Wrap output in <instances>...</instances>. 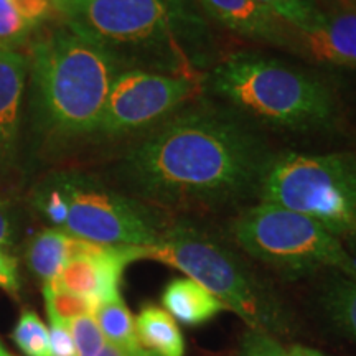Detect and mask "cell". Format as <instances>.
Instances as JSON below:
<instances>
[{
	"label": "cell",
	"mask_w": 356,
	"mask_h": 356,
	"mask_svg": "<svg viewBox=\"0 0 356 356\" xmlns=\"http://www.w3.org/2000/svg\"><path fill=\"white\" fill-rule=\"evenodd\" d=\"M273 157L241 119L200 108L168 119L129 150L122 177L170 208L220 207L259 193Z\"/></svg>",
	"instance_id": "cell-1"
},
{
	"label": "cell",
	"mask_w": 356,
	"mask_h": 356,
	"mask_svg": "<svg viewBox=\"0 0 356 356\" xmlns=\"http://www.w3.org/2000/svg\"><path fill=\"white\" fill-rule=\"evenodd\" d=\"M29 119L38 142L95 134L122 60L63 24L42 26L29 43Z\"/></svg>",
	"instance_id": "cell-2"
},
{
	"label": "cell",
	"mask_w": 356,
	"mask_h": 356,
	"mask_svg": "<svg viewBox=\"0 0 356 356\" xmlns=\"http://www.w3.org/2000/svg\"><path fill=\"white\" fill-rule=\"evenodd\" d=\"M145 259L167 264L210 291L249 330L275 338L292 330L284 302L238 251L191 222L167 225L162 238L145 248Z\"/></svg>",
	"instance_id": "cell-3"
},
{
	"label": "cell",
	"mask_w": 356,
	"mask_h": 356,
	"mask_svg": "<svg viewBox=\"0 0 356 356\" xmlns=\"http://www.w3.org/2000/svg\"><path fill=\"white\" fill-rule=\"evenodd\" d=\"M211 86L243 113L292 131L332 126L335 101L318 78L277 60L234 53L213 70Z\"/></svg>",
	"instance_id": "cell-4"
},
{
	"label": "cell",
	"mask_w": 356,
	"mask_h": 356,
	"mask_svg": "<svg viewBox=\"0 0 356 356\" xmlns=\"http://www.w3.org/2000/svg\"><path fill=\"white\" fill-rule=\"evenodd\" d=\"M259 197L312 218L337 238H356V155L292 152L273 159Z\"/></svg>",
	"instance_id": "cell-5"
},
{
	"label": "cell",
	"mask_w": 356,
	"mask_h": 356,
	"mask_svg": "<svg viewBox=\"0 0 356 356\" xmlns=\"http://www.w3.org/2000/svg\"><path fill=\"white\" fill-rule=\"evenodd\" d=\"M231 234L246 254L292 277L330 269L356 277L353 261L340 238L309 216L261 202L241 213Z\"/></svg>",
	"instance_id": "cell-6"
},
{
	"label": "cell",
	"mask_w": 356,
	"mask_h": 356,
	"mask_svg": "<svg viewBox=\"0 0 356 356\" xmlns=\"http://www.w3.org/2000/svg\"><path fill=\"white\" fill-rule=\"evenodd\" d=\"M55 17L71 32L126 61L131 53L172 43L163 0H51Z\"/></svg>",
	"instance_id": "cell-7"
},
{
	"label": "cell",
	"mask_w": 356,
	"mask_h": 356,
	"mask_svg": "<svg viewBox=\"0 0 356 356\" xmlns=\"http://www.w3.org/2000/svg\"><path fill=\"white\" fill-rule=\"evenodd\" d=\"M68 198L65 233L104 246L150 248L167 222L145 204L76 173H55Z\"/></svg>",
	"instance_id": "cell-8"
},
{
	"label": "cell",
	"mask_w": 356,
	"mask_h": 356,
	"mask_svg": "<svg viewBox=\"0 0 356 356\" xmlns=\"http://www.w3.org/2000/svg\"><path fill=\"white\" fill-rule=\"evenodd\" d=\"M200 92L202 79L191 68L173 73L122 71L111 88L95 134L122 137L157 126Z\"/></svg>",
	"instance_id": "cell-9"
},
{
	"label": "cell",
	"mask_w": 356,
	"mask_h": 356,
	"mask_svg": "<svg viewBox=\"0 0 356 356\" xmlns=\"http://www.w3.org/2000/svg\"><path fill=\"white\" fill-rule=\"evenodd\" d=\"M142 259H145V248L104 246L95 243L88 252L66 262L50 284L99 305L101 302L121 297L124 270L131 262Z\"/></svg>",
	"instance_id": "cell-10"
},
{
	"label": "cell",
	"mask_w": 356,
	"mask_h": 356,
	"mask_svg": "<svg viewBox=\"0 0 356 356\" xmlns=\"http://www.w3.org/2000/svg\"><path fill=\"white\" fill-rule=\"evenodd\" d=\"M29 58L20 50L0 48V180L19 163Z\"/></svg>",
	"instance_id": "cell-11"
},
{
	"label": "cell",
	"mask_w": 356,
	"mask_h": 356,
	"mask_svg": "<svg viewBox=\"0 0 356 356\" xmlns=\"http://www.w3.org/2000/svg\"><path fill=\"white\" fill-rule=\"evenodd\" d=\"M293 48L317 63L356 68V10L322 13L309 29L293 30Z\"/></svg>",
	"instance_id": "cell-12"
},
{
	"label": "cell",
	"mask_w": 356,
	"mask_h": 356,
	"mask_svg": "<svg viewBox=\"0 0 356 356\" xmlns=\"http://www.w3.org/2000/svg\"><path fill=\"white\" fill-rule=\"evenodd\" d=\"M211 17L257 42L293 47V29L254 0H200Z\"/></svg>",
	"instance_id": "cell-13"
},
{
	"label": "cell",
	"mask_w": 356,
	"mask_h": 356,
	"mask_svg": "<svg viewBox=\"0 0 356 356\" xmlns=\"http://www.w3.org/2000/svg\"><path fill=\"white\" fill-rule=\"evenodd\" d=\"M92 244L95 243L74 238L61 229H43L35 234L26 246V266L43 284L51 282L61 273L66 262L88 252Z\"/></svg>",
	"instance_id": "cell-14"
},
{
	"label": "cell",
	"mask_w": 356,
	"mask_h": 356,
	"mask_svg": "<svg viewBox=\"0 0 356 356\" xmlns=\"http://www.w3.org/2000/svg\"><path fill=\"white\" fill-rule=\"evenodd\" d=\"M162 305L177 322L198 327L228 310L193 279H173L162 293Z\"/></svg>",
	"instance_id": "cell-15"
},
{
	"label": "cell",
	"mask_w": 356,
	"mask_h": 356,
	"mask_svg": "<svg viewBox=\"0 0 356 356\" xmlns=\"http://www.w3.org/2000/svg\"><path fill=\"white\" fill-rule=\"evenodd\" d=\"M140 345L154 356H185V338L178 322L163 307L145 305L136 317Z\"/></svg>",
	"instance_id": "cell-16"
},
{
	"label": "cell",
	"mask_w": 356,
	"mask_h": 356,
	"mask_svg": "<svg viewBox=\"0 0 356 356\" xmlns=\"http://www.w3.org/2000/svg\"><path fill=\"white\" fill-rule=\"evenodd\" d=\"M95 318L108 345L124 351L129 356H154L140 345L136 330V318L122 296L101 302L96 307Z\"/></svg>",
	"instance_id": "cell-17"
},
{
	"label": "cell",
	"mask_w": 356,
	"mask_h": 356,
	"mask_svg": "<svg viewBox=\"0 0 356 356\" xmlns=\"http://www.w3.org/2000/svg\"><path fill=\"white\" fill-rule=\"evenodd\" d=\"M322 307L338 330L356 341V277L335 273L325 286Z\"/></svg>",
	"instance_id": "cell-18"
},
{
	"label": "cell",
	"mask_w": 356,
	"mask_h": 356,
	"mask_svg": "<svg viewBox=\"0 0 356 356\" xmlns=\"http://www.w3.org/2000/svg\"><path fill=\"white\" fill-rule=\"evenodd\" d=\"M13 341L26 356H51L48 327L33 310L22 312L13 328Z\"/></svg>",
	"instance_id": "cell-19"
},
{
	"label": "cell",
	"mask_w": 356,
	"mask_h": 356,
	"mask_svg": "<svg viewBox=\"0 0 356 356\" xmlns=\"http://www.w3.org/2000/svg\"><path fill=\"white\" fill-rule=\"evenodd\" d=\"M43 297L47 305V314L55 315L56 318L70 322V320L83 317V315H95L96 302L78 293L68 292L53 284H43Z\"/></svg>",
	"instance_id": "cell-20"
},
{
	"label": "cell",
	"mask_w": 356,
	"mask_h": 356,
	"mask_svg": "<svg viewBox=\"0 0 356 356\" xmlns=\"http://www.w3.org/2000/svg\"><path fill=\"white\" fill-rule=\"evenodd\" d=\"M37 26L22 15L13 0H0V48L17 50L30 43Z\"/></svg>",
	"instance_id": "cell-21"
},
{
	"label": "cell",
	"mask_w": 356,
	"mask_h": 356,
	"mask_svg": "<svg viewBox=\"0 0 356 356\" xmlns=\"http://www.w3.org/2000/svg\"><path fill=\"white\" fill-rule=\"evenodd\" d=\"M254 2L273 12L293 30L309 29L323 13L315 0H254Z\"/></svg>",
	"instance_id": "cell-22"
},
{
	"label": "cell",
	"mask_w": 356,
	"mask_h": 356,
	"mask_svg": "<svg viewBox=\"0 0 356 356\" xmlns=\"http://www.w3.org/2000/svg\"><path fill=\"white\" fill-rule=\"evenodd\" d=\"M66 323L73 337L76 356H99L104 346L108 345L95 315H83Z\"/></svg>",
	"instance_id": "cell-23"
},
{
	"label": "cell",
	"mask_w": 356,
	"mask_h": 356,
	"mask_svg": "<svg viewBox=\"0 0 356 356\" xmlns=\"http://www.w3.org/2000/svg\"><path fill=\"white\" fill-rule=\"evenodd\" d=\"M238 356H289V350L269 333L248 330L241 338Z\"/></svg>",
	"instance_id": "cell-24"
},
{
	"label": "cell",
	"mask_w": 356,
	"mask_h": 356,
	"mask_svg": "<svg viewBox=\"0 0 356 356\" xmlns=\"http://www.w3.org/2000/svg\"><path fill=\"white\" fill-rule=\"evenodd\" d=\"M48 333H50L51 356H76L73 337L68 328V323L56 318L55 315H48Z\"/></svg>",
	"instance_id": "cell-25"
},
{
	"label": "cell",
	"mask_w": 356,
	"mask_h": 356,
	"mask_svg": "<svg viewBox=\"0 0 356 356\" xmlns=\"http://www.w3.org/2000/svg\"><path fill=\"white\" fill-rule=\"evenodd\" d=\"M17 8H19L22 15L25 17L30 24L42 29L47 22L51 20L53 13L51 0H13Z\"/></svg>",
	"instance_id": "cell-26"
},
{
	"label": "cell",
	"mask_w": 356,
	"mask_h": 356,
	"mask_svg": "<svg viewBox=\"0 0 356 356\" xmlns=\"http://www.w3.org/2000/svg\"><path fill=\"white\" fill-rule=\"evenodd\" d=\"M0 287L12 296H17L20 291L19 264L7 251H0Z\"/></svg>",
	"instance_id": "cell-27"
},
{
	"label": "cell",
	"mask_w": 356,
	"mask_h": 356,
	"mask_svg": "<svg viewBox=\"0 0 356 356\" xmlns=\"http://www.w3.org/2000/svg\"><path fill=\"white\" fill-rule=\"evenodd\" d=\"M17 239V218L10 203L0 197V251H7Z\"/></svg>",
	"instance_id": "cell-28"
},
{
	"label": "cell",
	"mask_w": 356,
	"mask_h": 356,
	"mask_svg": "<svg viewBox=\"0 0 356 356\" xmlns=\"http://www.w3.org/2000/svg\"><path fill=\"white\" fill-rule=\"evenodd\" d=\"M289 356H327L322 351L318 350H314V348H309V346H304V345H292L289 346Z\"/></svg>",
	"instance_id": "cell-29"
},
{
	"label": "cell",
	"mask_w": 356,
	"mask_h": 356,
	"mask_svg": "<svg viewBox=\"0 0 356 356\" xmlns=\"http://www.w3.org/2000/svg\"><path fill=\"white\" fill-rule=\"evenodd\" d=\"M99 356H129V355H127V353H124V351H121V350L114 348V346L106 345V346H104V350L101 351V355H99Z\"/></svg>",
	"instance_id": "cell-30"
},
{
	"label": "cell",
	"mask_w": 356,
	"mask_h": 356,
	"mask_svg": "<svg viewBox=\"0 0 356 356\" xmlns=\"http://www.w3.org/2000/svg\"><path fill=\"white\" fill-rule=\"evenodd\" d=\"M0 356H12L6 348H3L2 343H0Z\"/></svg>",
	"instance_id": "cell-31"
}]
</instances>
